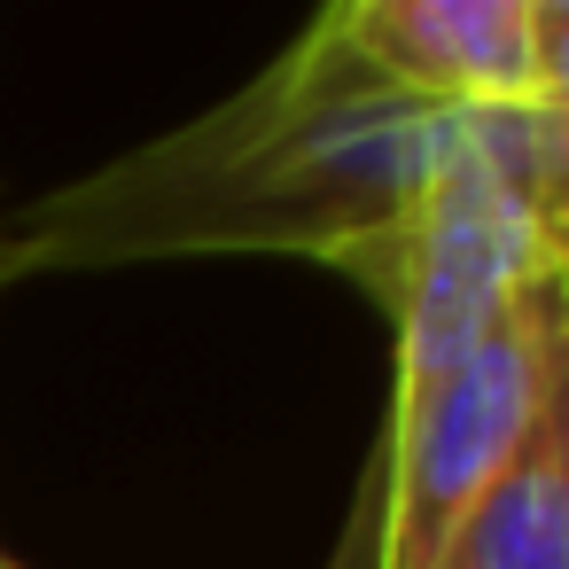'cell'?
<instances>
[{
    "label": "cell",
    "mask_w": 569,
    "mask_h": 569,
    "mask_svg": "<svg viewBox=\"0 0 569 569\" xmlns=\"http://www.w3.org/2000/svg\"><path fill=\"white\" fill-rule=\"evenodd\" d=\"M561 406V281H530L452 367H398L375 569H437L452 522Z\"/></svg>",
    "instance_id": "cell-2"
},
{
    "label": "cell",
    "mask_w": 569,
    "mask_h": 569,
    "mask_svg": "<svg viewBox=\"0 0 569 569\" xmlns=\"http://www.w3.org/2000/svg\"><path fill=\"white\" fill-rule=\"evenodd\" d=\"M437 569H569V429L561 406L522 437L491 491L452 522Z\"/></svg>",
    "instance_id": "cell-4"
},
{
    "label": "cell",
    "mask_w": 569,
    "mask_h": 569,
    "mask_svg": "<svg viewBox=\"0 0 569 569\" xmlns=\"http://www.w3.org/2000/svg\"><path fill=\"white\" fill-rule=\"evenodd\" d=\"M328 24L429 110H569L561 0H343Z\"/></svg>",
    "instance_id": "cell-3"
},
{
    "label": "cell",
    "mask_w": 569,
    "mask_h": 569,
    "mask_svg": "<svg viewBox=\"0 0 569 569\" xmlns=\"http://www.w3.org/2000/svg\"><path fill=\"white\" fill-rule=\"evenodd\" d=\"M460 110L375 79L336 24H305L234 102L40 196L0 273H87L141 258H351L382 242L452 149Z\"/></svg>",
    "instance_id": "cell-1"
},
{
    "label": "cell",
    "mask_w": 569,
    "mask_h": 569,
    "mask_svg": "<svg viewBox=\"0 0 569 569\" xmlns=\"http://www.w3.org/2000/svg\"><path fill=\"white\" fill-rule=\"evenodd\" d=\"M0 569H17V561H9V546H0Z\"/></svg>",
    "instance_id": "cell-5"
}]
</instances>
